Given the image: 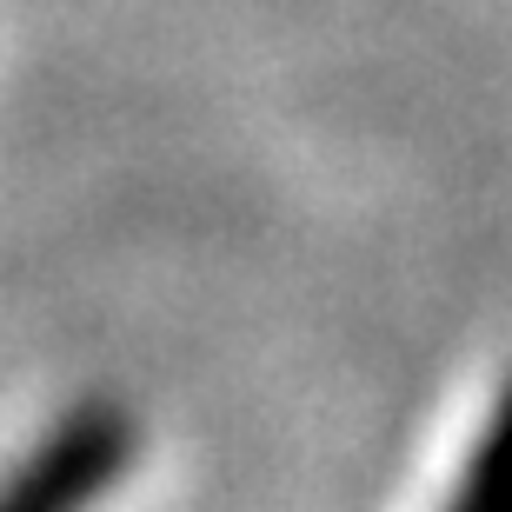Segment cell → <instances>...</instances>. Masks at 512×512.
<instances>
[{
    "instance_id": "6da1fadb",
    "label": "cell",
    "mask_w": 512,
    "mask_h": 512,
    "mask_svg": "<svg viewBox=\"0 0 512 512\" xmlns=\"http://www.w3.org/2000/svg\"><path fill=\"white\" fill-rule=\"evenodd\" d=\"M127 419L114 406H80L7 486H0V512H80L100 499L127 466Z\"/></svg>"
},
{
    "instance_id": "7a4b0ae2",
    "label": "cell",
    "mask_w": 512,
    "mask_h": 512,
    "mask_svg": "<svg viewBox=\"0 0 512 512\" xmlns=\"http://www.w3.org/2000/svg\"><path fill=\"white\" fill-rule=\"evenodd\" d=\"M446 512H512V380L499 393V406L486 419V433H479V446L466 459Z\"/></svg>"
}]
</instances>
